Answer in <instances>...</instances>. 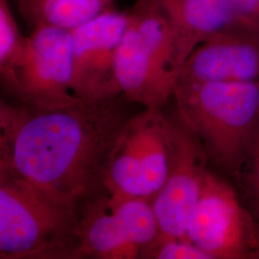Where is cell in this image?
I'll return each mask as SVG.
<instances>
[{
	"label": "cell",
	"instance_id": "obj_1",
	"mask_svg": "<svg viewBox=\"0 0 259 259\" xmlns=\"http://www.w3.org/2000/svg\"><path fill=\"white\" fill-rule=\"evenodd\" d=\"M124 94L41 108L0 102V168L76 204L105 194L111 152L143 109Z\"/></svg>",
	"mask_w": 259,
	"mask_h": 259
},
{
	"label": "cell",
	"instance_id": "obj_3",
	"mask_svg": "<svg viewBox=\"0 0 259 259\" xmlns=\"http://www.w3.org/2000/svg\"><path fill=\"white\" fill-rule=\"evenodd\" d=\"M172 100L208 161L237 180L259 117V81L179 82Z\"/></svg>",
	"mask_w": 259,
	"mask_h": 259
},
{
	"label": "cell",
	"instance_id": "obj_6",
	"mask_svg": "<svg viewBox=\"0 0 259 259\" xmlns=\"http://www.w3.org/2000/svg\"><path fill=\"white\" fill-rule=\"evenodd\" d=\"M257 232L258 223L235 189L208 171L185 238L210 259H252Z\"/></svg>",
	"mask_w": 259,
	"mask_h": 259
},
{
	"label": "cell",
	"instance_id": "obj_7",
	"mask_svg": "<svg viewBox=\"0 0 259 259\" xmlns=\"http://www.w3.org/2000/svg\"><path fill=\"white\" fill-rule=\"evenodd\" d=\"M5 93L10 99L41 108L80 101L72 91L71 32L49 25L33 27Z\"/></svg>",
	"mask_w": 259,
	"mask_h": 259
},
{
	"label": "cell",
	"instance_id": "obj_10",
	"mask_svg": "<svg viewBox=\"0 0 259 259\" xmlns=\"http://www.w3.org/2000/svg\"><path fill=\"white\" fill-rule=\"evenodd\" d=\"M121 93L144 108H165L173 99L180 71L166 47L143 37L130 22L115 54Z\"/></svg>",
	"mask_w": 259,
	"mask_h": 259
},
{
	"label": "cell",
	"instance_id": "obj_13",
	"mask_svg": "<svg viewBox=\"0 0 259 259\" xmlns=\"http://www.w3.org/2000/svg\"><path fill=\"white\" fill-rule=\"evenodd\" d=\"M114 0H16L29 25L71 31L111 8Z\"/></svg>",
	"mask_w": 259,
	"mask_h": 259
},
{
	"label": "cell",
	"instance_id": "obj_4",
	"mask_svg": "<svg viewBox=\"0 0 259 259\" xmlns=\"http://www.w3.org/2000/svg\"><path fill=\"white\" fill-rule=\"evenodd\" d=\"M170 146L169 115L164 108H143L121 133L104 179L111 201L145 199L152 202L164 185Z\"/></svg>",
	"mask_w": 259,
	"mask_h": 259
},
{
	"label": "cell",
	"instance_id": "obj_5",
	"mask_svg": "<svg viewBox=\"0 0 259 259\" xmlns=\"http://www.w3.org/2000/svg\"><path fill=\"white\" fill-rule=\"evenodd\" d=\"M81 245L76 259H138L159 234L152 202L111 201L106 194L78 204Z\"/></svg>",
	"mask_w": 259,
	"mask_h": 259
},
{
	"label": "cell",
	"instance_id": "obj_17",
	"mask_svg": "<svg viewBox=\"0 0 259 259\" xmlns=\"http://www.w3.org/2000/svg\"><path fill=\"white\" fill-rule=\"evenodd\" d=\"M237 23L259 31V0H231Z\"/></svg>",
	"mask_w": 259,
	"mask_h": 259
},
{
	"label": "cell",
	"instance_id": "obj_18",
	"mask_svg": "<svg viewBox=\"0 0 259 259\" xmlns=\"http://www.w3.org/2000/svg\"><path fill=\"white\" fill-rule=\"evenodd\" d=\"M254 258L259 259V224L258 232H257V242H256V248H255V252H254Z\"/></svg>",
	"mask_w": 259,
	"mask_h": 259
},
{
	"label": "cell",
	"instance_id": "obj_9",
	"mask_svg": "<svg viewBox=\"0 0 259 259\" xmlns=\"http://www.w3.org/2000/svg\"><path fill=\"white\" fill-rule=\"evenodd\" d=\"M130 22V12L112 7L71 30L72 91L80 101H97L121 93L115 54Z\"/></svg>",
	"mask_w": 259,
	"mask_h": 259
},
{
	"label": "cell",
	"instance_id": "obj_14",
	"mask_svg": "<svg viewBox=\"0 0 259 259\" xmlns=\"http://www.w3.org/2000/svg\"><path fill=\"white\" fill-rule=\"evenodd\" d=\"M25 38L19 31L8 1L0 0V76L4 91L13 82Z\"/></svg>",
	"mask_w": 259,
	"mask_h": 259
},
{
	"label": "cell",
	"instance_id": "obj_16",
	"mask_svg": "<svg viewBox=\"0 0 259 259\" xmlns=\"http://www.w3.org/2000/svg\"><path fill=\"white\" fill-rule=\"evenodd\" d=\"M143 259H210L185 238L165 237L158 234L155 242L144 250Z\"/></svg>",
	"mask_w": 259,
	"mask_h": 259
},
{
	"label": "cell",
	"instance_id": "obj_2",
	"mask_svg": "<svg viewBox=\"0 0 259 259\" xmlns=\"http://www.w3.org/2000/svg\"><path fill=\"white\" fill-rule=\"evenodd\" d=\"M78 204L0 168V259H76Z\"/></svg>",
	"mask_w": 259,
	"mask_h": 259
},
{
	"label": "cell",
	"instance_id": "obj_15",
	"mask_svg": "<svg viewBox=\"0 0 259 259\" xmlns=\"http://www.w3.org/2000/svg\"><path fill=\"white\" fill-rule=\"evenodd\" d=\"M244 192V204L259 224V117L251 133L237 178Z\"/></svg>",
	"mask_w": 259,
	"mask_h": 259
},
{
	"label": "cell",
	"instance_id": "obj_8",
	"mask_svg": "<svg viewBox=\"0 0 259 259\" xmlns=\"http://www.w3.org/2000/svg\"><path fill=\"white\" fill-rule=\"evenodd\" d=\"M169 123L166 180L152 201V205L159 227V235L185 238L187 223L209 171V161L201 141L180 119L176 111L169 115Z\"/></svg>",
	"mask_w": 259,
	"mask_h": 259
},
{
	"label": "cell",
	"instance_id": "obj_12",
	"mask_svg": "<svg viewBox=\"0 0 259 259\" xmlns=\"http://www.w3.org/2000/svg\"><path fill=\"white\" fill-rule=\"evenodd\" d=\"M172 31L181 70L197 47L237 23L231 0H155Z\"/></svg>",
	"mask_w": 259,
	"mask_h": 259
},
{
	"label": "cell",
	"instance_id": "obj_11",
	"mask_svg": "<svg viewBox=\"0 0 259 259\" xmlns=\"http://www.w3.org/2000/svg\"><path fill=\"white\" fill-rule=\"evenodd\" d=\"M254 81H259V31L235 24L195 49L178 83Z\"/></svg>",
	"mask_w": 259,
	"mask_h": 259
}]
</instances>
